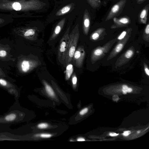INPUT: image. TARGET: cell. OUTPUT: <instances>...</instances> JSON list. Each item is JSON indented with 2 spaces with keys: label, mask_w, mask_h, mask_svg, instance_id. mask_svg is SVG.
<instances>
[{
  "label": "cell",
  "mask_w": 149,
  "mask_h": 149,
  "mask_svg": "<svg viewBox=\"0 0 149 149\" xmlns=\"http://www.w3.org/2000/svg\"><path fill=\"white\" fill-rule=\"evenodd\" d=\"M45 5V3L40 0H0V10H36L42 9Z\"/></svg>",
  "instance_id": "obj_1"
},
{
  "label": "cell",
  "mask_w": 149,
  "mask_h": 149,
  "mask_svg": "<svg viewBox=\"0 0 149 149\" xmlns=\"http://www.w3.org/2000/svg\"><path fill=\"white\" fill-rule=\"evenodd\" d=\"M79 36V31L78 25L77 24L69 35L70 41L65 57V65L69 64L72 60Z\"/></svg>",
  "instance_id": "obj_2"
},
{
  "label": "cell",
  "mask_w": 149,
  "mask_h": 149,
  "mask_svg": "<svg viewBox=\"0 0 149 149\" xmlns=\"http://www.w3.org/2000/svg\"><path fill=\"white\" fill-rule=\"evenodd\" d=\"M70 29V26L67 29L61 39L58 51V60L61 63L64 65L69 43L70 38L69 34Z\"/></svg>",
  "instance_id": "obj_3"
},
{
  "label": "cell",
  "mask_w": 149,
  "mask_h": 149,
  "mask_svg": "<svg viewBox=\"0 0 149 149\" xmlns=\"http://www.w3.org/2000/svg\"><path fill=\"white\" fill-rule=\"evenodd\" d=\"M126 0H120L114 5L111 8L105 21H108L119 15L122 12L125 4Z\"/></svg>",
  "instance_id": "obj_4"
},
{
  "label": "cell",
  "mask_w": 149,
  "mask_h": 149,
  "mask_svg": "<svg viewBox=\"0 0 149 149\" xmlns=\"http://www.w3.org/2000/svg\"><path fill=\"white\" fill-rule=\"evenodd\" d=\"M84 54V50L81 47H79L75 50L72 60H73L75 65L77 67L80 68L81 66Z\"/></svg>",
  "instance_id": "obj_5"
},
{
  "label": "cell",
  "mask_w": 149,
  "mask_h": 149,
  "mask_svg": "<svg viewBox=\"0 0 149 149\" xmlns=\"http://www.w3.org/2000/svg\"><path fill=\"white\" fill-rule=\"evenodd\" d=\"M65 18H64L58 23L50 38V40L51 41L54 40L57 37L62 30L65 24Z\"/></svg>",
  "instance_id": "obj_6"
},
{
  "label": "cell",
  "mask_w": 149,
  "mask_h": 149,
  "mask_svg": "<svg viewBox=\"0 0 149 149\" xmlns=\"http://www.w3.org/2000/svg\"><path fill=\"white\" fill-rule=\"evenodd\" d=\"M91 18L89 13L87 9H86L84 13L83 26V30L86 34L88 32L90 24Z\"/></svg>",
  "instance_id": "obj_7"
},
{
  "label": "cell",
  "mask_w": 149,
  "mask_h": 149,
  "mask_svg": "<svg viewBox=\"0 0 149 149\" xmlns=\"http://www.w3.org/2000/svg\"><path fill=\"white\" fill-rule=\"evenodd\" d=\"M149 8V4H148L140 12L139 16V20L140 23L143 24L146 23Z\"/></svg>",
  "instance_id": "obj_8"
},
{
  "label": "cell",
  "mask_w": 149,
  "mask_h": 149,
  "mask_svg": "<svg viewBox=\"0 0 149 149\" xmlns=\"http://www.w3.org/2000/svg\"><path fill=\"white\" fill-rule=\"evenodd\" d=\"M130 18L127 16H125L120 18L116 17L113 18L114 22L118 25H126L131 22Z\"/></svg>",
  "instance_id": "obj_9"
},
{
  "label": "cell",
  "mask_w": 149,
  "mask_h": 149,
  "mask_svg": "<svg viewBox=\"0 0 149 149\" xmlns=\"http://www.w3.org/2000/svg\"><path fill=\"white\" fill-rule=\"evenodd\" d=\"M72 6V3L69 4L64 6L56 12V15L57 16H61L66 14L70 10Z\"/></svg>",
  "instance_id": "obj_10"
},
{
  "label": "cell",
  "mask_w": 149,
  "mask_h": 149,
  "mask_svg": "<svg viewBox=\"0 0 149 149\" xmlns=\"http://www.w3.org/2000/svg\"><path fill=\"white\" fill-rule=\"evenodd\" d=\"M46 91L48 95L51 97L55 96V93L52 88L44 80L42 81Z\"/></svg>",
  "instance_id": "obj_11"
},
{
  "label": "cell",
  "mask_w": 149,
  "mask_h": 149,
  "mask_svg": "<svg viewBox=\"0 0 149 149\" xmlns=\"http://www.w3.org/2000/svg\"><path fill=\"white\" fill-rule=\"evenodd\" d=\"M73 71V68L72 65L69 64L67 65L66 67L65 73V79L68 80L70 78Z\"/></svg>",
  "instance_id": "obj_12"
},
{
  "label": "cell",
  "mask_w": 149,
  "mask_h": 149,
  "mask_svg": "<svg viewBox=\"0 0 149 149\" xmlns=\"http://www.w3.org/2000/svg\"><path fill=\"white\" fill-rule=\"evenodd\" d=\"M30 64L28 61L24 60L22 61L21 64V68L24 72H26L29 71L31 67Z\"/></svg>",
  "instance_id": "obj_13"
},
{
  "label": "cell",
  "mask_w": 149,
  "mask_h": 149,
  "mask_svg": "<svg viewBox=\"0 0 149 149\" xmlns=\"http://www.w3.org/2000/svg\"><path fill=\"white\" fill-rule=\"evenodd\" d=\"M88 2L93 8H95L99 7L101 4L100 0H87Z\"/></svg>",
  "instance_id": "obj_14"
},
{
  "label": "cell",
  "mask_w": 149,
  "mask_h": 149,
  "mask_svg": "<svg viewBox=\"0 0 149 149\" xmlns=\"http://www.w3.org/2000/svg\"><path fill=\"white\" fill-rule=\"evenodd\" d=\"M17 117V115L15 113H11L6 115L4 119L7 121H13L15 120Z\"/></svg>",
  "instance_id": "obj_15"
},
{
  "label": "cell",
  "mask_w": 149,
  "mask_h": 149,
  "mask_svg": "<svg viewBox=\"0 0 149 149\" xmlns=\"http://www.w3.org/2000/svg\"><path fill=\"white\" fill-rule=\"evenodd\" d=\"M36 30L33 29H28L25 32L24 35L25 36H32L35 34Z\"/></svg>",
  "instance_id": "obj_16"
},
{
  "label": "cell",
  "mask_w": 149,
  "mask_h": 149,
  "mask_svg": "<svg viewBox=\"0 0 149 149\" xmlns=\"http://www.w3.org/2000/svg\"><path fill=\"white\" fill-rule=\"evenodd\" d=\"M132 89L128 87L127 86L123 85L122 86V91L123 94H125L127 93H130L132 91Z\"/></svg>",
  "instance_id": "obj_17"
},
{
  "label": "cell",
  "mask_w": 149,
  "mask_h": 149,
  "mask_svg": "<svg viewBox=\"0 0 149 149\" xmlns=\"http://www.w3.org/2000/svg\"><path fill=\"white\" fill-rule=\"evenodd\" d=\"M35 136L36 137L38 136L42 138H47L51 137L52 136V135L49 134L42 133L38 135H36Z\"/></svg>",
  "instance_id": "obj_18"
},
{
  "label": "cell",
  "mask_w": 149,
  "mask_h": 149,
  "mask_svg": "<svg viewBox=\"0 0 149 149\" xmlns=\"http://www.w3.org/2000/svg\"><path fill=\"white\" fill-rule=\"evenodd\" d=\"M48 125L46 123H42L38 125V127L40 129H44L47 128Z\"/></svg>",
  "instance_id": "obj_19"
},
{
  "label": "cell",
  "mask_w": 149,
  "mask_h": 149,
  "mask_svg": "<svg viewBox=\"0 0 149 149\" xmlns=\"http://www.w3.org/2000/svg\"><path fill=\"white\" fill-rule=\"evenodd\" d=\"M77 77L75 74H74L72 76V84L74 87L76 86L77 83Z\"/></svg>",
  "instance_id": "obj_20"
},
{
  "label": "cell",
  "mask_w": 149,
  "mask_h": 149,
  "mask_svg": "<svg viewBox=\"0 0 149 149\" xmlns=\"http://www.w3.org/2000/svg\"><path fill=\"white\" fill-rule=\"evenodd\" d=\"M133 54V52L131 50H128L125 53V57L127 58H130L132 56Z\"/></svg>",
  "instance_id": "obj_21"
},
{
  "label": "cell",
  "mask_w": 149,
  "mask_h": 149,
  "mask_svg": "<svg viewBox=\"0 0 149 149\" xmlns=\"http://www.w3.org/2000/svg\"><path fill=\"white\" fill-rule=\"evenodd\" d=\"M123 47V45L122 43H120L117 45L115 48V51L117 52H120Z\"/></svg>",
  "instance_id": "obj_22"
},
{
  "label": "cell",
  "mask_w": 149,
  "mask_h": 149,
  "mask_svg": "<svg viewBox=\"0 0 149 149\" xmlns=\"http://www.w3.org/2000/svg\"><path fill=\"white\" fill-rule=\"evenodd\" d=\"M103 53L102 50L100 49H96L94 52V54L97 56L101 55Z\"/></svg>",
  "instance_id": "obj_23"
},
{
  "label": "cell",
  "mask_w": 149,
  "mask_h": 149,
  "mask_svg": "<svg viewBox=\"0 0 149 149\" xmlns=\"http://www.w3.org/2000/svg\"><path fill=\"white\" fill-rule=\"evenodd\" d=\"M88 111V109L85 108L81 110L79 112V114L83 115L86 113Z\"/></svg>",
  "instance_id": "obj_24"
},
{
  "label": "cell",
  "mask_w": 149,
  "mask_h": 149,
  "mask_svg": "<svg viewBox=\"0 0 149 149\" xmlns=\"http://www.w3.org/2000/svg\"><path fill=\"white\" fill-rule=\"evenodd\" d=\"M99 34L97 33H93L92 36V38L94 40H96L99 37Z\"/></svg>",
  "instance_id": "obj_25"
},
{
  "label": "cell",
  "mask_w": 149,
  "mask_h": 149,
  "mask_svg": "<svg viewBox=\"0 0 149 149\" xmlns=\"http://www.w3.org/2000/svg\"><path fill=\"white\" fill-rule=\"evenodd\" d=\"M126 33V32L125 31H123L118 38L119 40H121L125 36Z\"/></svg>",
  "instance_id": "obj_26"
},
{
  "label": "cell",
  "mask_w": 149,
  "mask_h": 149,
  "mask_svg": "<svg viewBox=\"0 0 149 149\" xmlns=\"http://www.w3.org/2000/svg\"><path fill=\"white\" fill-rule=\"evenodd\" d=\"M0 84L3 86H6L7 85V82L5 80L0 79Z\"/></svg>",
  "instance_id": "obj_27"
},
{
  "label": "cell",
  "mask_w": 149,
  "mask_h": 149,
  "mask_svg": "<svg viewBox=\"0 0 149 149\" xmlns=\"http://www.w3.org/2000/svg\"><path fill=\"white\" fill-rule=\"evenodd\" d=\"M7 54L6 52L4 50H1L0 51V56L4 57Z\"/></svg>",
  "instance_id": "obj_28"
},
{
  "label": "cell",
  "mask_w": 149,
  "mask_h": 149,
  "mask_svg": "<svg viewBox=\"0 0 149 149\" xmlns=\"http://www.w3.org/2000/svg\"><path fill=\"white\" fill-rule=\"evenodd\" d=\"M145 32L146 34H149V24H148L145 29Z\"/></svg>",
  "instance_id": "obj_29"
},
{
  "label": "cell",
  "mask_w": 149,
  "mask_h": 149,
  "mask_svg": "<svg viewBox=\"0 0 149 149\" xmlns=\"http://www.w3.org/2000/svg\"><path fill=\"white\" fill-rule=\"evenodd\" d=\"M131 133L130 131H127L125 132L123 134L124 136H127L129 135Z\"/></svg>",
  "instance_id": "obj_30"
},
{
  "label": "cell",
  "mask_w": 149,
  "mask_h": 149,
  "mask_svg": "<svg viewBox=\"0 0 149 149\" xmlns=\"http://www.w3.org/2000/svg\"><path fill=\"white\" fill-rule=\"evenodd\" d=\"M145 71L146 74L148 76H149V70L148 68H145Z\"/></svg>",
  "instance_id": "obj_31"
},
{
  "label": "cell",
  "mask_w": 149,
  "mask_h": 149,
  "mask_svg": "<svg viewBox=\"0 0 149 149\" xmlns=\"http://www.w3.org/2000/svg\"><path fill=\"white\" fill-rule=\"evenodd\" d=\"M109 134V135L111 136H115L118 135V134L112 132L110 133Z\"/></svg>",
  "instance_id": "obj_32"
},
{
  "label": "cell",
  "mask_w": 149,
  "mask_h": 149,
  "mask_svg": "<svg viewBox=\"0 0 149 149\" xmlns=\"http://www.w3.org/2000/svg\"><path fill=\"white\" fill-rule=\"evenodd\" d=\"M146 0H136L138 4H141L143 2H144Z\"/></svg>",
  "instance_id": "obj_33"
},
{
  "label": "cell",
  "mask_w": 149,
  "mask_h": 149,
  "mask_svg": "<svg viewBox=\"0 0 149 149\" xmlns=\"http://www.w3.org/2000/svg\"><path fill=\"white\" fill-rule=\"evenodd\" d=\"M85 139L82 137L79 138L77 139V141H85Z\"/></svg>",
  "instance_id": "obj_34"
},
{
  "label": "cell",
  "mask_w": 149,
  "mask_h": 149,
  "mask_svg": "<svg viewBox=\"0 0 149 149\" xmlns=\"http://www.w3.org/2000/svg\"><path fill=\"white\" fill-rule=\"evenodd\" d=\"M4 21V20L3 19L0 18V23L1 22H2Z\"/></svg>",
  "instance_id": "obj_35"
},
{
  "label": "cell",
  "mask_w": 149,
  "mask_h": 149,
  "mask_svg": "<svg viewBox=\"0 0 149 149\" xmlns=\"http://www.w3.org/2000/svg\"><path fill=\"white\" fill-rule=\"evenodd\" d=\"M139 132H140V131H138V133H139Z\"/></svg>",
  "instance_id": "obj_36"
}]
</instances>
